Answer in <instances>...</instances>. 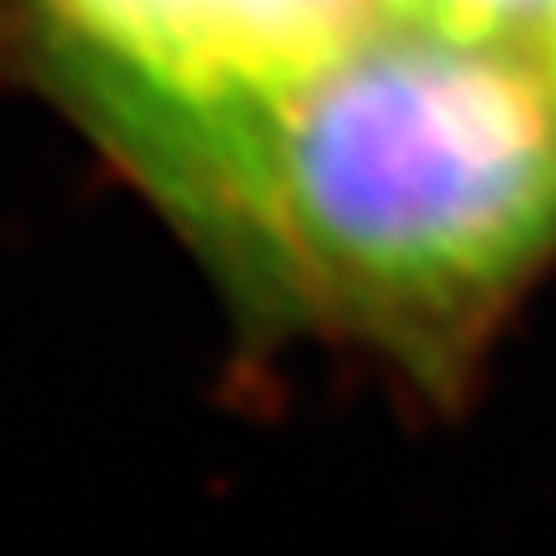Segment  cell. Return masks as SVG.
I'll list each match as a JSON object with an SVG mask.
<instances>
[{
    "label": "cell",
    "mask_w": 556,
    "mask_h": 556,
    "mask_svg": "<svg viewBox=\"0 0 556 556\" xmlns=\"http://www.w3.org/2000/svg\"><path fill=\"white\" fill-rule=\"evenodd\" d=\"M38 56L159 89H228L320 61L380 20L371 0H28Z\"/></svg>",
    "instance_id": "7a4b0ae2"
},
{
    "label": "cell",
    "mask_w": 556,
    "mask_h": 556,
    "mask_svg": "<svg viewBox=\"0 0 556 556\" xmlns=\"http://www.w3.org/2000/svg\"><path fill=\"white\" fill-rule=\"evenodd\" d=\"M376 14L404 24H431L478 38H519L538 42L552 0H371Z\"/></svg>",
    "instance_id": "3957f363"
},
{
    "label": "cell",
    "mask_w": 556,
    "mask_h": 556,
    "mask_svg": "<svg viewBox=\"0 0 556 556\" xmlns=\"http://www.w3.org/2000/svg\"><path fill=\"white\" fill-rule=\"evenodd\" d=\"M269 325L450 399L556 260V84L538 42L371 20L320 61L159 89L38 61Z\"/></svg>",
    "instance_id": "6da1fadb"
},
{
    "label": "cell",
    "mask_w": 556,
    "mask_h": 556,
    "mask_svg": "<svg viewBox=\"0 0 556 556\" xmlns=\"http://www.w3.org/2000/svg\"><path fill=\"white\" fill-rule=\"evenodd\" d=\"M538 51H543V61H547V70H552V84H556V0L547 5L543 33H538Z\"/></svg>",
    "instance_id": "277c9868"
}]
</instances>
